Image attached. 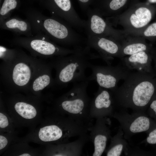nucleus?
Wrapping results in <instances>:
<instances>
[{"label": "nucleus", "instance_id": "obj_9", "mask_svg": "<svg viewBox=\"0 0 156 156\" xmlns=\"http://www.w3.org/2000/svg\"><path fill=\"white\" fill-rule=\"evenodd\" d=\"M112 117L120 124L125 139H129L133 135L141 132L148 133L151 131L152 122L145 112H133L130 114L127 111H116Z\"/></svg>", "mask_w": 156, "mask_h": 156}, {"label": "nucleus", "instance_id": "obj_3", "mask_svg": "<svg viewBox=\"0 0 156 156\" xmlns=\"http://www.w3.org/2000/svg\"><path fill=\"white\" fill-rule=\"evenodd\" d=\"M90 49L86 45L75 53L51 58L50 64L56 71L54 86L63 87L70 83L87 80L85 72L89 60L101 58L99 54L91 52Z\"/></svg>", "mask_w": 156, "mask_h": 156}, {"label": "nucleus", "instance_id": "obj_18", "mask_svg": "<svg viewBox=\"0 0 156 156\" xmlns=\"http://www.w3.org/2000/svg\"><path fill=\"white\" fill-rule=\"evenodd\" d=\"M89 140V136L86 134L79 137L75 141L58 144L53 147L51 155L80 156L84 145Z\"/></svg>", "mask_w": 156, "mask_h": 156}, {"label": "nucleus", "instance_id": "obj_33", "mask_svg": "<svg viewBox=\"0 0 156 156\" xmlns=\"http://www.w3.org/2000/svg\"><path fill=\"white\" fill-rule=\"evenodd\" d=\"M19 156H31V155L28 153H23V154H21L18 155Z\"/></svg>", "mask_w": 156, "mask_h": 156}, {"label": "nucleus", "instance_id": "obj_16", "mask_svg": "<svg viewBox=\"0 0 156 156\" xmlns=\"http://www.w3.org/2000/svg\"><path fill=\"white\" fill-rule=\"evenodd\" d=\"M142 37L127 34L126 38L121 42L122 48L120 58L142 51H147L155 54L154 47L147 43Z\"/></svg>", "mask_w": 156, "mask_h": 156}, {"label": "nucleus", "instance_id": "obj_17", "mask_svg": "<svg viewBox=\"0 0 156 156\" xmlns=\"http://www.w3.org/2000/svg\"><path fill=\"white\" fill-rule=\"evenodd\" d=\"M129 0H94L91 6L102 16L112 18L117 16L124 10Z\"/></svg>", "mask_w": 156, "mask_h": 156}, {"label": "nucleus", "instance_id": "obj_21", "mask_svg": "<svg viewBox=\"0 0 156 156\" xmlns=\"http://www.w3.org/2000/svg\"><path fill=\"white\" fill-rule=\"evenodd\" d=\"M110 144L105 152L107 156H120L128 149L129 146L124 137V132L120 125L116 134L110 138Z\"/></svg>", "mask_w": 156, "mask_h": 156}, {"label": "nucleus", "instance_id": "obj_10", "mask_svg": "<svg viewBox=\"0 0 156 156\" xmlns=\"http://www.w3.org/2000/svg\"><path fill=\"white\" fill-rule=\"evenodd\" d=\"M88 18L85 29L87 36H102L111 37L121 43L127 34L123 30L114 28L94 8H89L86 12Z\"/></svg>", "mask_w": 156, "mask_h": 156}, {"label": "nucleus", "instance_id": "obj_34", "mask_svg": "<svg viewBox=\"0 0 156 156\" xmlns=\"http://www.w3.org/2000/svg\"><path fill=\"white\" fill-rule=\"evenodd\" d=\"M155 50V54H156V45L155 47H154Z\"/></svg>", "mask_w": 156, "mask_h": 156}, {"label": "nucleus", "instance_id": "obj_22", "mask_svg": "<svg viewBox=\"0 0 156 156\" xmlns=\"http://www.w3.org/2000/svg\"><path fill=\"white\" fill-rule=\"evenodd\" d=\"M16 112L21 117L26 119L31 120L35 118L37 112L32 105L24 101H18L14 105Z\"/></svg>", "mask_w": 156, "mask_h": 156}, {"label": "nucleus", "instance_id": "obj_5", "mask_svg": "<svg viewBox=\"0 0 156 156\" xmlns=\"http://www.w3.org/2000/svg\"><path fill=\"white\" fill-rule=\"evenodd\" d=\"M33 57L18 50L13 57L5 61L4 76L7 86L18 89L30 87L39 62Z\"/></svg>", "mask_w": 156, "mask_h": 156}, {"label": "nucleus", "instance_id": "obj_32", "mask_svg": "<svg viewBox=\"0 0 156 156\" xmlns=\"http://www.w3.org/2000/svg\"><path fill=\"white\" fill-rule=\"evenodd\" d=\"M147 3L150 4H156V0H147Z\"/></svg>", "mask_w": 156, "mask_h": 156}, {"label": "nucleus", "instance_id": "obj_11", "mask_svg": "<svg viewBox=\"0 0 156 156\" xmlns=\"http://www.w3.org/2000/svg\"><path fill=\"white\" fill-rule=\"evenodd\" d=\"M117 109L112 93L99 87L91 99L90 118L92 120L103 118H111Z\"/></svg>", "mask_w": 156, "mask_h": 156}, {"label": "nucleus", "instance_id": "obj_13", "mask_svg": "<svg viewBox=\"0 0 156 156\" xmlns=\"http://www.w3.org/2000/svg\"><path fill=\"white\" fill-rule=\"evenodd\" d=\"M48 8L51 15L64 20L75 29L85 30L87 21L80 18L70 0H51Z\"/></svg>", "mask_w": 156, "mask_h": 156}, {"label": "nucleus", "instance_id": "obj_20", "mask_svg": "<svg viewBox=\"0 0 156 156\" xmlns=\"http://www.w3.org/2000/svg\"><path fill=\"white\" fill-rule=\"evenodd\" d=\"M52 68L50 64L45 65L40 62L30 87L33 91L39 92L47 87L54 86Z\"/></svg>", "mask_w": 156, "mask_h": 156}, {"label": "nucleus", "instance_id": "obj_6", "mask_svg": "<svg viewBox=\"0 0 156 156\" xmlns=\"http://www.w3.org/2000/svg\"><path fill=\"white\" fill-rule=\"evenodd\" d=\"M156 14V5L146 2L133 4L120 14L106 19L112 26L119 25L126 34L140 31L150 24Z\"/></svg>", "mask_w": 156, "mask_h": 156}, {"label": "nucleus", "instance_id": "obj_15", "mask_svg": "<svg viewBox=\"0 0 156 156\" xmlns=\"http://www.w3.org/2000/svg\"><path fill=\"white\" fill-rule=\"evenodd\" d=\"M153 54L142 51L121 58L122 64L129 70L156 74L152 66Z\"/></svg>", "mask_w": 156, "mask_h": 156}, {"label": "nucleus", "instance_id": "obj_12", "mask_svg": "<svg viewBox=\"0 0 156 156\" xmlns=\"http://www.w3.org/2000/svg\"><path fill=\"white\" fill-rule=\"evenodd\" d=\"M86 45L95 49L108 65H111L114 57L120 58L121 43L109 37L87 36Z\"/></svg>", "mask_w": 156, "mask_h": 156}, {"label": "nucleus", "instance_id": "obj_2", "mask_svg": "<svg viewBox=\"0 0 156 156\" xmlns=\"http://www.w3.org/2000/svg\"><path fill=\"white\" fill-rule=\"evenodd\" d=\"M24 13L35 34H43L56 44L67 48H77L83 47L84 44L86 45L87 38L62 19L53 15L45 16L36 10H28Z\"/></svg>", "mask_w": 156, "mask_h": 156}, {"label": "nucleus", "instance_id": "obj_1", "mask_svg": "<svg viewBox=\"0 0 156 156\" xmlns=\"http://www.w3.org/2000/svg\"><path fill=\"white\" fill-rule=\"evenodd\" d=\"M112 93L117 108L145 112L156 94V74L131 72Z\"/></svg>", "mask_w": 156, "mask_h": 156}, {"label": "nucleus", "instance_id": "obj_25", "mask_svg": "<svg viewBox=\"0 0 156 156\" xmlns=\"http://www.w3.org/2000/svg\"><path fill=\"white\" fill-rule=\"evenodd\" d=\"M145 152V151L138 147H132L129 145L124 153L126 156H143L146 155Z\"/></svg>", "mask_w": 156, "mask_h": 156}, {"label": "nucleus", "instance_id": "obj_31", "mask_svg": "<svg viewBox=\"0 0 156 156\" xmlns=\"http://www.w3.org/2000/svg\"><path fill=\"white\" fill-rule=\"evenodd\" d=\"M153 60L154 64V69L156 74V54L153 55Z\"/></svg>", "mask_w": 156, "mask_h": 156}, {"label": "nucleus", "instance_id": "obj_14", "mask_svg": "<svg viewBox=\"0 0 156 156\" xmlns=\"http://www.w3.org/2000/svg\"><path fill=\"white\" fill-rule=\"evenodd\" d=\"M111 125L109 118H103L96 119L94 125L89 127L90 140L94 146L92 156H101L105 152L107 142L112 137Z\"/></svg>", "mask_w": 156, "mask_h": 156}, {"label": "nucleus", "instance_id": "obj_7", "mask_svg": "<svg viewBox=\"0 0 156 156\" xmlns=\"http://www.w3.org/2000/svg\"><path fill=\"white\" fill-rule=\"evenodd\" d=\"M10 42L14 45L26 49L33 56L43 57L66 55L75 53L81 48L70 49L61 46L40 33L31 37L16 36Z\"/></svg>", "mask_w": 156, "mask_h": 156}, {"label": "nucleus", "instance_id": "obj_19", "mask_svg": "<svg viewBox=\"0 0 156 156\" xmlns=\"http://www.w3.org/2000/svg\"><path fill=\"white\" fill-rule=\"evenodd\" d=\"M0 28L10 31L15 35L31 37L35 34L32 26L27 19H23L16 16H10L0 22Z\"/></svg>", "mask_w": 156, "mask_h": 156}, {"label": "nucleus", "instance_id": "obj_23", "mask_svg": "<svg viewBox=\"0 0 156 156\" xmlns=\"http://www.w3.org/2000/svg\"><path fill=\"white\" fill-rule=\"evenodd\" d=\"M128 35L142 37L152 42H154L156 40V20L142 30Z\"/></svg>", "mask_w": 156, "mask_h": 156}, {"label": "nucleus", "instance_id": "obj_27", "mask_svg": "<svg viewBox=\"0 0 156 156\" xmlns=\"http://www.w3.org/2000/svg\"><path fill=\"white\" fill-rule=\"evenodd\" d=\"M94 0H77L81 9L86 12L87 9L90 7Z\"/></svg>", "mask_w": 156, "mask_h": 156}, {"label": "nucleus", "instance_id": "obj_26", "mask_svg": "<svg viewBox=\"0 0 156 156\" xmlns=\"http://www.w3.org/2000/svg\"><path fill=\"white\" fill-rule=\"evenodd\" d=\"M147 143L150 144H156V128L151 131L146 139L140 142V144Z\"/></svg>", "mask_w": 156, "mask_h": 156}, {"label": "nucleus", "instance_id": "obj_24", "mask_svg": "<svg viewBox=\"0 0 156 156\" xmlns=\"http://www.w3.org/2000/svg\"><path fill=\"white\" fill-rule=\"evenodd\" d=\"M17 5L16 0H4L0 10V22L10 17Z\"/></svg>", "mask_w": 156, "mask_h": 156}, {"label": "nucleus", "instance_id": "obj_28", "mask_svg": "<svg viewBox=\"0 0 156 156\" xmlns=\"http://www.w3.org/2000/svg\"><path fill=\"white\" fill-rule=\"evenodd\" d=\"M149 110L151 115L156 116V94L151 101L149 106Z\"/></svg>", "mask_w": 156, "mask_h": 156}, {"label": "nucleus", "instance_id": "obj_4", "mask_svg": "<svg viewBox=\"0 0 156 156\" xmlns=\"http://www.w3.org/2000/svg\"><path fill=\"white\" fill-rule=\"evenodd\" d=\"M89 81L86 80L74 83L68 91L56 101L55 106L61 115L90 126L92 125L89 116L91 99L87 92Z\"/></svg>", "mask_w": 156, "mask_h": 156}, {"label": "nucleus", "instance_id": "obj_8", "mask_svg": "<svg viewBox=\"0 0 156 156\" xmlns=\"http://www.w3.org/2000/svg\"><path fill=\"white\" fill-rule=\"evenodd\" d=\"M88 67L92 70L91 74L87 77V80L96 81L99 86L113 92L118 88V84L121 80H125L132 72L122 65L115 66H102L90 63Z\"/></svg>", "mask_w": 156, "mask_h": 156}, {"label": "nucleus", "instance_id": "obj_30", "mask_svg": "<svg viewBox=\"0 0 156 156\" xmlns=\"http://www.w3.org/2000/svg\"><path fill=\"white\" fill-rule=\"evenodd\" d=\"M8 141L7 138L4 136L0 135V150L4 148L8 144Z\"/></svg>", "mask_w": 156, "mask_h": 156}, {"label": "nucleus", "instance_id": "obj_29", "mask_svg": "<svg viewBox=\"0 0 156 156\" xmlns=\"http://www.w3.org/2000/svg\"><path fill=\"white\" fill-rule=\"evenodd\" d=\"M9 125V122L8 118L4 114L0 113V127L1 129H4Z\"/></svg>", "mask_w": 156, "mask_h": 156}]
</instances>
